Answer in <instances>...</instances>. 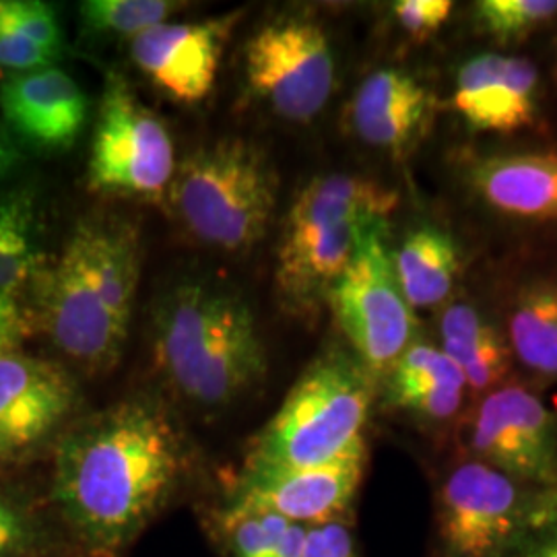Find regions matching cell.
<instances>
[{
    "mask_svg": "<svg viewBox=\"0 0 557 557\" xmlns=\"http://www.w3.org/2000/svg\"><path fill=\"white\" fill-rule=\"evenodd\" d=\"M180 471L182 446L168 416L126 398L62 438L52 494L91 556L116 557L158 515Z\"/></svg>",
    "mask_w": 557,
    "mask_h": 557,
    "instance_id": "1",
    "label": "cell"
},
{
    "mask_svg": "<svg viewBox=\"0 0 557 557\" xmlns=\"http://www.w3.org/2000/svg\"><path fill=\"white\" fill-rule=\"evenodd\" d=\"M153 329L163 379L202 409L238 400L267 372V351L250 306L223 287L180 285L161 299Z\"/></svg>",
    "mask_w": 557,
    "mask_h": 557,
    "instance_id": "2",
    "label": "cell"
},
{
    "mask_svg": "<svg viewBox=\"0 0 557 557\" xmlns=\"http://www.w3.org/2000/svg\"><path fill=\"white\" fill-rule=\"evenodd\" d=\"M397 193L374 180L329 174L310 180L294 200L278 238L275 287L281 306L308 319L329 294L374 221L388 218Z\"/></svg>",
    "mask_w": 557,
    "mask_h": 557,
    "instance_id": "3",
    "label": "cell"
},
{
    "mask_svg": "<svg viewBox=\"0 0 557 557\" xmlns=\"http://www.w3.org/2000/svg\"><path fill=\"white\" fill-rule=\"evenodd\" d=\"M374 380L354 351L319 356L255 440L248 467H317L345 455L363 440Z\"/></svg>",
    "mask_w": 557,
    "mask_h": 557,
    "instance_id": "4",
    "label": "cell"
},
{
    "mask_svg": "<svg viewBox=\"0 0 557 557\" xmlns=\"http://www.w3.org/2000/svg\"><path fill=\"white\" fill-rule=\"evenodd\" d=\"M277 195V174L267 153L238 137L200 145L180 161L170 186L186 230L225 252H244L262 242Z\"/></svg>",
    "mask_w": 557,
    "mask_h": 557,
    "instance_id": "5",
    "label": "cell"
},
{
    "mask_svg": "<svg viewBox=\"0 0 557 557\" xmlns=\"http://www.w3.org/2000/svg\"><path fill=\"white\" fill-rule=\"evenodd\" d=\"M557 527V490L467 460L440 485L444 557H515Z\"/></svg>",
    "mask_w": 557,
    "mask_h": 557,
    "instance_id": "6",
    "label": "cell"
},
{
    "mask_svg": "<svg viewBox=\"0 0 557 557\" xmlns=\"http://www.w3.org/2000/svg\"><path fill=\"white\" fill-rule=\"evenodd\" d=\"M386 238L388 221L366 227L354 259L326 301L341 333L374 379L388 374L416 335L413 308L398 287Z\"/></svg>",
    "mask_w": 557,
    "mask_h": 557,
    "instance_id": "7",
    "label": "cell"
},
{
    "mask_svg": "<svg viewBox=\"0 0 557 557\" xmlns=\"http://www.w3.org/2000/svg\"><path fill=\"white\" fill-rule=\"evenodd\" d=\"M176 168L165 124L112 73L103 85L91 143L89 188L108 197L161 200L170 193Z\"/></svg>",
    "mask_w": 557,
    "mask_h": 557,
    "instance_id": "8",
    "label": "cell"
},
{
    "mask_svg": "<svg viewBox=\"0 0 557 557\" xmlns=\"http://www.w3.org/2000/svg\"><path fill=\"white\" fill-rule=\"evenodd\" d=\"M248 89L278 119L306 124L335 91V52L319 21L278 15L262 23L244 46Z\"/></svg>",
    "mask_w": 557,
    "mask_h": 557,
    "instance_id": "9",
    "label": "cell"
},
{
    "mask_svg": "<svg viewBox=\"0 0 557 557\" xmlns=\"http://www.w3.org/2000/svg\"><path fill=\"white\" fill-rule=\"evenodd\" d=\"M366 442L317 467H248L221 512V524L271 515L301 527L338 517L356 498L366 471Z\"/></svg>",
    "mask_w": 557,
    "mask_h": 557,
    "instance_id": "10",
    "label": "cell"
},
{
    "mask_svg": "<svg viewBox=\"0 0 557 557\" xmlns=\"http://www.w3.org/2000/svg\"><path fill=\"white\" fill-rule=\"evenodd\" d=\"M467 444L473 460L557 490V413L533 391L502 384L483 395L469 421Z\"/></svg>",
    "mask_w": 557,
    "mask_h": 557,
    "instance_id": "11",
    "label": "cell"
},
{
    "mask_svg": "<svg viewBox=\"0 0 557 557\" xmlns=\"http://www.w3.org/2000/svg\"><path fill=\"white\" fill-rule=\"evenodd\" d=\"M40 277L41 322L48 337L81 366L110 370L122 356L128 326L108 310L69 242L59 262Z\"/></svg>",
    "mask_w": 557,
    "mask_h": 557,
    "instance_id": "12",
    "label": "cell"
},
{
    "mask_svg": "<svg viewBox=\"0 0 557 557\" xmlns=\"http://www.w3.org/2000/svg\"><path fill=\"white\" fill-rule=\"evenodd\" d=\"M239 13L193 23H161L131 41L140 73L170 100L193 106L205 100L218 77L221 54Z\"/></svg>",
    "mask_w": 557,
    "mask_h": 557,
    "instance_id": "13",
    "label": "cell"
},
{
    "mask_svg": "<svg viewBox=\"0 0 557 557\" xmlns=\"http://www.w3.org/2000/svg\"><path fill=\"white\" fill-rule=\"evenodd\" d=\"M75 400V380L60 363L0 354V458L23 455L52 436Z\"/></svg>",
    "mask_w": 557,
    "mask_h": 557,
    "instance_id": "14",
    "label": "cell"
},
{
    "mask_svg": "<svg viewBox=\"0 0 557 557\" xmlns=\"http://www.w3.org/2000/svg\"><path fill=\"white\" fill-rule=\"evenodd\" d=\"M0 112L7 126L27 145L60 151L79 139L89 100L77 81L52 64L2 81Z\"/></svg>",
    "mask_w": 557,
    "mask_h": 557,
    "instance_id": "15",
    "label": "cell"
},
{
    "mask_svg": "<svg viewBox=\"0 0 557 557\" xmlns=\"http://www.w3.org/2000/svg\"><path fill=\"white\" fill-rule=\"evenodd\" d=\"M537 94L531 60L485 52L458 69L453 103L473 131L506 135L535 120Z\"/></svg>",
    "mask_w": 557,
    "mask_h": 557,
    "instance_id": "16",
    "label": "cell"
},
{
    "mask_svg": "<svg viewBox=\"0 0 557 557\" xmlns=\"http://www.w3.org/2000/svg\"><path fill=\"white\" fill-rule=\"evenodd\" d=\"M434 108V96L421 81L400 69H380L359 85L349 122L363 143L403 156L430 131Z\"/></svg>",
    "mask_w": 557,
    "mask_h": 557,
    "instance_id": "17",
    "label": "cell"
},
{
    "mask_svg": "<svg viewBox=\"0 0 557 557\" xmlns=\"http://www.w3.org/2000/svg\"><path fill=\"white\" fill-rule=\"evenodd\" d=\"M469 182L479 199L502 215L557 221V153L492 156L473 163Z\"/></svg>",
    "mask_w": 557,
    "mask_h": 557,
    "instance_id": "18",
    "label": "cell"
},
{
    "mask_svg": "<svg viewBox=\"0 0 557 557\" xmlns=\"http://www.w3.org/2000/svg\"><path fill=\"white\" fill-rule=\"evenodd\" d=\"M69 244L108 310L124 326H131L140 278L137 232L128 221H81Z\"/></svg>",
    "mask_w": 557,
    "mask_h": 557,
    "instance_id": "19",
    "label": "cell"
},
{
    "mask_svg": "<svg viewBox=\"0 0 557 557\" xmlns=\"http://www.w3.org/2000/svg\"><path fill=\"white\" fill-rule=\"evenodd\" d=\"M442 351L453 359L467 391L483 393L498 388L510 370L512 351L508 341L475 306L455 301L440 317Z\"/></svg>",
    "mask_w": 557,
    "mask_h": 557,
    "instance_id": "20",
    "label": "cell"
},
{
    "mask_svg": "<svg viewBox=\"0 0 557 557\" xmlns=\"http://www.w3.org/2000/svg\"><path fill=\"white\" fill-rule=\"evenodd\" d=\"M393 264L407 304L413 310H428L450 298L460 271V252L448 232L419 225L398 244Z\"/></svg>",
    "mask_w": 557,
    "mask_h": 557,
    "instance_id": "21",
    "label": "cell"
},
{
    "mask_svg": "<svg viewBox=\"0 0 557 557\" xmlns=\"http://www.w3.org/2000/svg\"><path fill=\"white\" fill-rule=\"evenodd\" d=\"M508 347L537 379L557 380V278L520 287L508 314Z\"/></svg>",
    "mask_w": 557,
    "mask_h": 557,
    "instance_id": "22",
    "label": "cell"
},
{
    "mask_svg": "<svg viewBox=\"0 0 557 557\" xmlns=\"http://www.w3.org/2000/svg\"><path fill=\"white\" fill-rule=\"evenodd\" d=\"M41 271L44 252L34 199L23 190L0 195V294L17 296Z\"/></svg>",
    "mask_w": 557,
    "mask_h": 557,
    "instance_id": "23",
    "label": "cell"
},
{
    "mask_svg": "<svg viewBox=\"0 0 557 557\" xmlns=\"http://www.w3.org/2000/svg\"><path fill=\"white\" fill-rule=\"evenodd\" d=\"M221 527L227 533V557H301L308 531L271 515L238 518Z\"/></svg>",
    "mask_w": 557,
    "mask_h": 557,
    "instance_id": "24",
    "label": "cell"
},
{
    "mask_svg": "<svg viewBox=\"0 0 557 557\" xmlns=\"http://www.w3.org/2000/svg\"><path fill=\"white\" fill-rule=\"evenodd\" d=\"M172 0H85L81 20L96 34L137 38L158 27L178 11Z\"/></svg>",
    "mask_w": 557,
    "mask_h": 557,
    "instance_id": "25",
    "label": "cell"
},
{
    "mask_svg": "<svg viewBox=\"0 0 557 557\" xmlns=\"http://www.w3.org/2000/svg\"><path fill=\"white\" fill-rule=\"evenodd\" d=\"M478 25L499 44L527 40L557 15L556 0H481L473 7Z\"/></svg>",
    "mask_w": 557,
    "mask_h": 557,
    "instance_id": "26",
    "label": "cell"
},
{
    "mask_svg": "<svg viewBox=\"0 0 557 557\" xmlns=\"http://www.w3.org/2000/svg\"><path fill=\"white\" fill-rule=\"evenodd\" d=\"M386 388L419 386V384H465L453 359L440 347L413 343L407 351L395 361L386 374ZM467 386V384H465Z\"/></svg>",
    "mask_w": 557,
    "mask_h": 557,
    "instance_id": "27",
    "label": "cell"
},
{
    "mask_svg": "<svg viewBox=\"0 0 557 557\" xmlns=\"http://www.w3.org/2000/svg\"><path fill=\"white\" fill-rule=\"evenodd\" d=\"M465 384H419L403 388H386L393 407L423 421L444 423L457 418L465 403Z\"/></svg>",
    "mask_w": 557,
    "mask_h": 557,
    "instance_id": "28",
    "label": "cell"
},
{
    "mask_svg": "<svg viewBox=\"0 0 557 557\" xmlns=\"http://www.w3.org/2000/svg\"><path fill=\"white\" fill-rule=\"evenodd\" d=\"M0 15L27 40L38 44L57 59L64 46V36L54 9L40 0H0Z\"/></svg>",
    "mask_w": 557,
    "mask_h": 557,
    "instance_id": "29",
    "label": "cell"
},
{
    "mask_svg": "<svg viewBox=\"0 0 557 557\" xmlns=\"http://www.w3.org/2000/svg\"><path fill=\"white\" fill-rule=\"evenodd\" d=\"M34 518L15 499L0 494V557H25L36 545Z\"/></svg>",
    "mask_w": 557,
    "mask_h": 557,
    "instance_id": "30",
    "label": "cell"
},
{
    "mask_svg": "<svg viewBox=\"0 0 557 557\" xmlns=\"http://www.w3.org/2000/svg\"><path fill=\"white\" fill-rule=\"evenodd\" d=\"M453 13L450 0H398L393 15L398 25L416 40H428Z\"/></svg>",
    "mask_w": 557,
    "mask_h": 557,
    "instance_id": "31",
    "label": "cell"
},
{
    "mask_svg": "<svg viewBox=\"0 0 557 557\" xmlns=\"http://www.w3.org/2000/svg\"><path fill=\"white\" fill-rule=\"evenodd\" d=\"M57 57L38 44L27 40L9 21L0 15V66L13 73H27L52 66Z\"/></svg>",
    "mask_w": 557,
    "mask_h": 557,
    "instance_id": "32",
    "label": "cell"
},
{
    "mask_svg": "<svg viewBox=\"0 0 557 557\" xmlns=\"http://www.w3.org/2000/svg\"><path fill=\"white\" fill-rule=\"evenodd\" d=\"M301 557H359L356 541L347 524L331 520L308 527Z\"/></svg>",
    "mask_w": 557,
    "mask_h": 557,
    "instance_id": "33",
    "label": "cell"
},
{
    "mask_svg": "<svg viewBox=\"0 0 557 557\" xmlns=\"http://www.w3.org/2000/svg\"><path fill=\"white\" fill-rule=\"evenodd\" d=\"M32 335V319L17 296L0 294V354L17 351L21 341Z\"/></svg>",
    "mask_w": 557,
    "mask_h": 557,
    "instance_id": "34",
    "label": "cell"
},
{
    "mask_svg": "<svg viewBox=\"0 0 557 557\" xmlns=\"http://www.w3.org/2000/svg\"><path fill=\"white\" fill-rule=\"evenodd\" d=\"M515 557H557V527Z\"/></svg>",
    "mask_w": 557,
    "mask_h": 557,
    "instance_id": "35",
    "label": "cell"
},
{
    "mask_svg": "<svg viewBox=\"0 0 557 557\" xmlns=\"http://www.w3.org/2000/svg\"><path fill=\"white\" fill-rule=\"evenodd\" d=\"M17 161H20V151L13 145L9 133L4 131V126L0 124V178L9 174L17 165Z\"/></svg>",
    "mask_w": 557,
    "mask_h": 557,
    "instance_id": "36",
    "label": "cell"
}]
</instances>
